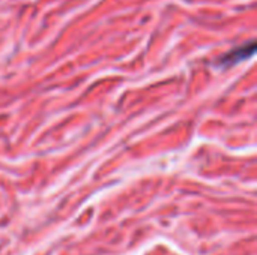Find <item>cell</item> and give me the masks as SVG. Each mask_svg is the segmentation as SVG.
I'll return each mask as SVG.
<instances>
[{
	"label": "cell",
	"mask_w": 257,
	"mask_h": 255,
	"mask_svg": "<svg viewBox=\"0 0 257 255\" xmlns=\"http://www.w3.org/2000/svg\"><path fill=\"white\" fill-rule=\"evenodd\" d=\"M254 51V45L251 44L248 48L247 47H242V48H239L238 51H232L230 54H227V57L224 59V62H236V60H239V59H244V57H248L251 53Z\"/></svg>",
	"instance_id": "obj_1"
}]
</instances>
